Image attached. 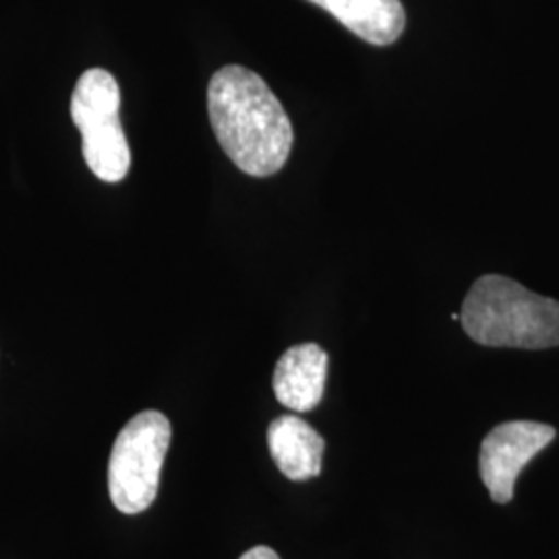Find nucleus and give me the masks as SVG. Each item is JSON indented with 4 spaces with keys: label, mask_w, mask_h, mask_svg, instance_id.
Here are the masks:
<instances>
[{
    "label": "nucleus",
    "mask_w": 559,
    "mask_h": 559,
    "mask_svg": "<svg viewBox=\"0 0 559 559\" xmlns=\"http://www.w3.org/2000/svg\"><path fill=\"white\" fill-rule=\"evenodd\" d=\"M212 129L226 156L245 175L272 177L293 150V124L267 83L258 73L228 64L207 87Z\"/></svg>",
    "instance_id": "1"
},
{
    "label": "nucleus",
    "mask_w": 559,
    "mask_h": 559,
    "mask_svg": "<svg viewBox=\"0 0 559 559\" xmlns=\"http://www.w3.org/2000/svg\"><path fill=\"white\" fill-rule=\"evenodd\" d=\"M464 332L483 346L545 350L559 346V300L506 276H483L462 302Z\"/></svg>",
    "instance_id": "2"
},
{
    "label": "nucleus",
    "mask_w": 559,
    "mask_h": 559,
    "mask_svg": "<svg viewBox=\"0 0 559 559\" xmlns=\"http://www.w3.org/2000/svg\"><path fill=\"white\" fill-rule=\"evenodd\" d=\"M170 438V420L158 411H143L122 427L108 464L110 500L122 514H140L156 500Z\"/></svg>",
    "instance_id": "3"
},
{
    "label": "nucleus",
    "mask_w": 559,
    "mask_h": 559,
    "mask_svg": "<svg viewBox=\"0 0 559 559\" xmlns=\"http://www.w3.org/2000/svg\"><path fill=\"white\" fill-rule=\"evenodd\" d=\"M120 90L115 75L90 69L71 96V119L80 129L83 158L104 182H119L131 168V150L119 117Z\"/></svg>",
    "instance_id": "4"
},
{
    "label": "nucleus",
    "mask_w": 559,
    "mask_h": 559,
    "mask_svg": "<svg viewBox=\"0 0 559 559\" xmlns=\"http://www.w3.org/2000/svg\"><path fill=\"white\" fill-rule=\"evenodd\" d=\"M556 438V429L535 420L493 427L480 443V479L496 503H510L522 468Z\"/></svg>",
    "instance_id": "5"
},
{
    "label": "nucleus",
    "mask_w": 559,
    "mask_h": 559,
    "mask_svg": "<svg viewBox=\"0 0 559 559\" xmlns=\"http://www.w3.org/2000/svg\"><path fill=\"white\" fill-rule=\"evenodd\" d=\"M325 378L328 353L316 342L297 344L280 357L274 371V394L282 406L309 413L323 399Z\"/></svg>",
    "instance_id": "6"
},
{
    "label": "nucleus",
    "mask_w": 559,
    "mask_h": 559,
    "mask_svg": "<svg viewBox=\"0 0 559 559\" xmlns=\"http://www.w3.org/2000/svg\"><path fill=\"white\" fill-rule=\"evenodd\" d=\"M267 445L280 473L290 480L320 477L325 440L295 415H282L267 427Z\"/></svg>",
    "instance_id": "7"
},
{
    "label": "nucleus",
    "mask_w": 559,
    "mask_h": 559,
    "mask_svg": "<svg viewBox=\"0 0 559 559\" xmlns=\"http://www.w3.org/2000/svg\"><path fill=\"white\" fill-rule=\"evenodd\" d=\"M334 15L360 40L390 46L399 40L406 25L400 0H309Z\"/></svg>",
    "instance_id": "8"
},
{
    "label": "nucleus",
    "mask_w": 559,
    "mask_h": 559,
    "mask_svg": "<svg viewBox=\"0 0 559 559\" xmlns=\"http://www.w3.org/2000/svg\"><path fill=\"white\" fill-rule=\"evenodd\" d=\"M240 559H280V556L274 549H270V547H265V545H260V547H253V549H249L247 554H242Z\"/></svg>",
    "instance_id": "9"
}]
</instances>
